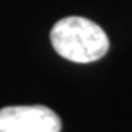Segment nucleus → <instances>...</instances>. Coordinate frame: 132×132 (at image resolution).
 Returning <instances> with one entry per match:
<instances>
[{
  "label": "nucleus",
  "instance_id": "nucleus-1",
  "mask_svg": "<svg viewBox=\"0 0 132 132\" xmlns=\"http://www.w3.org/2000/svg\"><path fill=\"white\" fill-rule=\"evenodd\" d=\"M51 45L64 59L78 64L99 61L110 48L102 27L81 16H69L56 22L51 30Z\"/></svg>",
  "mask_w": 132,
  "mask_h": 132
},
{
  "label": "nucleus",
  "instance_id": "nucleus-2",
  "mask_svg": "<svg viewBox=\"0 0 132 132\" xmlns=\"http://www.w3.org/2000/svg\"><path fill=\"white\" fill-rule=\"evenodd\" d=\"M0 132H61V119L43 105H18L0 110Z\"/></svg>",
  "mask_w": 132,
  "mask_h": 132
}]
</instances>
